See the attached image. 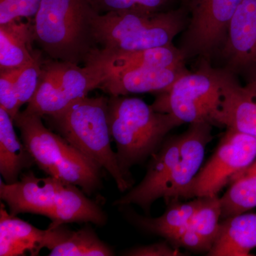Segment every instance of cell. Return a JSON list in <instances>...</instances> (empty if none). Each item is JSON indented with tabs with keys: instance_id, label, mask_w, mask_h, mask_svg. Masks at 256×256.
<instances>
[{
	"instance_id": "1",
	"label": "cell",
	"mask_w": 256,
	"mask_h": 256,
	"mask_svg": "<svg viewBox=\"0 0 256 256\" xmlns=\"http://www.w3.org/2000/svg\"><path fill=\"white\" fill-rule=\"evenodd\" d=\"M213 126L205 122L190 124L186 132L166 138L152 156L141 182L114 204L137 205L148 214L160 198L168 204L192 198V184L202 169L207 144L214 138Z\"/></svg>"
},
{
	"instance_id": "2",
	"label": "cell",
	"mask_w": 256,
	"mask_h": 256,
	"mask_svg": "<svg viewBox=\"0 0 256 256\" xmlns=\"http://www.w3.org/2000/svg\"><path fill=\"white\" fill-rule=\"evenodd\" d=\"M0 198L12 215L44 216L52 220L50 228L68 223L104 226L107 220L105 212L78 186L50 176L36 178L31 172L14 183L1 180Z\"/></svg>"
},
{
	"instance_id": "3",
	"label": "cell",
	"mask_w": 256,
	"mask_h": 256,
	"mask_svg": "<svg viewBox=\"0 0 256 256\" xmlns=\"http://www.w3.org/2000/svg\"><path fill=\"white\" fill-rule=\"evenodd\" d=\"M108 120L120 166L130 178V169L152 156L170 131L182 124L142 99L127 96L108 98Z\"/></svg>"
},
{
	"instance_id": "4",
	"label": "cell",
	"mask_w": 256,
	"mask_h": 256,
	"mask_svg": "<svg viewBox=\"0 0 256 256\" xmlns=\"http://www.w3.org/2000/svg\"><path fill=\"white\" fill-rule=\"evenodd\" d=\"M92 0H42L32 20L35 42L52 60L80 64L97 48Z\"/></svg>"
},
{
	"instance_id": "5",
	"label": "cell",
	"mask_w": 256,
	"mask_h": 256,
	"mask_svg": "<svg viewBox=\"0 0 256 256\" xmlns=\"http://www.w3.org/2000/svg\"><path fill=\"white\" fill-rule=\"evenodd\" d=\"M108 101V98L104 96H87L58 114L45 118L58 134L101 169L106 170L119 191L124 192L130 190L133 181L121 169L117 154L111 148Z\"/></svg>"
},
{
	"instance_id": "6",
	"label": "cell",
	"mask_w": 256,
	"mask_h": 256,
	"mask_svg": "<svg viewBox=\"0 0 256 256\" xmlns=\"http://www.w3.org/2000/svg\"><path fill=\"white\" fill-rule=\"evenodd\" d=\"M42 118L24 110L13 120L34 163L48 176L78 186L87 195L98 191L102 186L100 166L46 128Z\"/></svg>"
},
{
	"instance_id": "7",
	"label": "cell",
	"mask_w": 256,
	"mask_h": 256,
	"mask_svg": "<svg viewBox=\"0 0 256 256\" xmlns=\"http://www.w3.org/2000/svg\"><path fill=\"white\" fill-rule=\"evenodd\" d=\"M184 8L156 13L114 11L96 14L94 37L96 46L109 52H132L164 46L186 28Z\"/></svg>"
},
{
	"instance_id": "8",
	"label": "cell",
	"mask_w": 256,
	"mask_h": 256,
	"mask_svg": "<svg viewBox=\"0 0 256 256\" xmlns=\"http://www.w3.org/2000/svg\"><path fill=\"white\" fill-rule=\"evenodd\" d=\"M227 74L225 69L216 68L210 60H202L196 70H188L168 90L158 94L152 106L156 111L171 114L182 124H213Z\"/></svg>"
},
{
	"instance_id": "9",
	"label": "cell",
	"mask_w": 256,
	"mask_h": 256,
	"mask_svg": "<svg viewBox=\"0 0 256 256\" xmlns=\"http://www.w3.org/2000/svg\"><path fill=\"white\" fill-rule=\"evenodd\" d=\"M106 79L102 69L92 64L80 67L72 62L44 60L36 92L24 111L42 118L58 114L76 100L87 97Z\"/></svg>"
},
{
	"instance_id": "10",
	"label": "cell",
	"mask_w": 256,
	"mask_h": 256,
	"mask_svg": "<svg viewBox=\"0 0 256 256\" xmlns=\"http://www.w3.org/2000/svg\"><path fill=\"white\" fill-rule=\"evenodd\" d=\"M242 0H188L190 18L178 47L185 60H210L223 46L229 25Z\"/></svg>"
},
{
	"instance_id": "11",
	"label": "cell",
	"mask_w": 256,
	"mask_h": 256,
	"mask_svg": "<svg viewBox=\"0 0 256 256\" xmlns=\"http://www.w3.org/2000/svg\"><path fill=\"white\" fill-rule=\"evenodd\" d=\"M256 160V138L226 128L213 156L202 166L192 186L193 197H213Z\"/></svg>"
},
{
	"instance_id": "12",
	"label": "cell",
	"mask_w": 256,
	"mask_h": 256,
	"mask_svg": "<svg viewBox=\"0 0 256 256\" xmlns=\"http://www.w3.org/2000/svg\"><path fill=\"white\" fill-rule=\"evenodd\" d=\"M224 68L247 80L256 76V0H242L220 50Z\"/></svg>"
},
{
	"instance_id": "13",
	"label": "cell",
	"mask_w": 256,
	"mask_h": 256,
	"mask_svg": "<svg viewBox=\"0 0 256 256\" xmlns=\"http://www.w3.org/2000/svg\"><path fill=\"white\" fill-rule=\"evenodd\" d=\"M213 124L233 128L256 138V76L242 86L228 72Z\"/></svg>"
},
{
	"instance_id": "14",
	"label": "cell",
	"mask_w": 256,
	"mask_h": 256,
	"mask_svg": "<svg viewBox=\"0 0 256 256\" xmlns=\"http://www.w3.org/2000/svg\"><path fill=\"white\" fill-rule=\"evenodd\" d=\"M185 60L180 48L171 44L164 46L124 52H105L97 47L84 64L97 66L102 69L107 78L112 74L128 69L173 68L184 65Z\"/></svg>"
},
{
	"instance_id": "15",
	"label": "cell",
	"mask_w": 256,
	"mask_h": 256,
	"mask_svg": "<svg viewBox=\"0 0 256 256\" xmlns=\"http://www.w3.org/2000/svg\"><path fill=\"white\" fill-rule=\"evenodd\" d=\"M186 65L168 68L128 69L112 74L98 88L110 96L165 92L175 80L188 72Z\"/></svg>"
},
{
	"instance_id": "16",
	"label": "cell",
	"mask_w": 256,
	"mask_h": 256,
	"mask_svg": "<svg viewBox=\"0 0 256 256\" xmlns=\"http://www.w3.org/2000/svg\"><path fill=\"white\" fill-rule=\"evenodd\" d=\"M203 202L188 224L166 239L176 248L191 252H210L214 242L222 218L220 196L202 197Z\"/></svg>"
},
{
	"instance_id": "17",
	"label": "cell",
	"mask_w": 256,
	"mask_h": 256,
	"mask_svg": "<svg viewBox=\"0 0 256 256\" xmlns=\"http://www.w3.org/2000/svg\"><path fill=\"white\" fill-rule=\"evenodd\" d=\"M48 229L42 230L0 206V256H38L46 248Z\"/></svg>"
},
{
	"instance_id": "18",
	"label": "cell",
	"mask_w": 256,
	"mask_h": 256,
	"mask_svg": "<svg viewBox=\"0 0 256 256\" xmlns=\"http://www.w3.org/2000/svg\"><path fill=\"white\" fill-rule=\"evenodd\" d=\"M207 255L250 256L256 248V213H242L224 218Z\"/></svg>"
},
{
	"instance_id": "19",
	"label": "cell",
	"mask_w": 256,
	"mask_h": 256,
	"mask_svg": "<svg viewBox=\"0 0 256 256\" xmlns=\"http://www.w3.org/2000/svg\"><path fill=\"white\" fill-rule=\"evenodd\" d=\"M50 256H110L114 252L90 227L72 230L64 225L48 227Z\"/></svg>"
},
{
	"instance_id": "20",
	"label": "cell",
	"mask_w": 256,
	"mask_h": 256,
	"mask_svg": "<svg viewBox=\"0 0 256 256\" xmlns=\"http://www.w3.org/2000/svg\"><path fill=\"white\" fill-rule=\"evenodd\" d=\"M31 20H16L0 25V70L20 68L30 63L36 55Z\"/></svg>"
},
{
	"instance_id": "21",
	"label": "cell",
	"mask_w": 256,
	"mask_h": 256,
	"mask_svg": "<svg viewBox=\"0 0 256 256\" xmlns=\"http://www.w3.org/2000/svg\"><path fill=\"white\" fill-rule=\"evenodd\" d=\"M14 124L10 114L0 108V173L6 184L16 182L22 170L34 163Z\"/></svg>"
},
{
	"instance_id": "22",
	"label": "cell",
	"mask_w": 256,
	"mask_h": 256,
	"mask_svg": "<svg viewBox=\"0 0 256 256\" xmlns=\"http://www.w3.org/2000/svg\"><path fill=\"white\" fill-rule=\"evenodd\" d=\"M202 202V197H197L196 200L186 203L170 202L164 214L156 218L142 216L130 212L127 214L130 220L140 228L148 233L160 236L166 240L188 224L201 206Z\"/></svg>"
},
{
	"instance_id": "23",
	"label": "cell",
	"mask_w": 256,
	"mask_h": 256,
	"mask_svg": "<svg viewBox=\"0 0 256 256\" xmlns=\"http://www.w3.org/2000/svg\"><path fill=\"white\" fill-rule=\"evenodd\" d=\"M222 218L246 213L256 207V160L239 174L220 197Z\"/></svg>"
},
{
	"instance_id": "24",
	"label": "cell",
	"mask_w": 256,
	"mask_h": 256,
	"mask_svg": "<svg viewBox=\"0 0 256 256\" xmlns=\"http://www.w3.org/2000/svg\"><path fill=\"white\" fill-rule=\"evenodd\" d=\"M176 0H92L98 14L114 11L156 13L168 11Z\"/></svg>"
},
{
	"instance_id": "25",
	"label": "cell",
	"mask_w": 256,
	"mask_h": 256,
	"mask_svg": "<svg viewBox=\"0 0 256 256\" xmlns=\"http://www.w3.org/2000/svg\"><path fill=\"white\" fill-rule=\"evenodd\" d=\"M44 60L42 52L38 50L33 60L20 68L15 80V88L21 107L28 104L36 92Z\"/></svg>"
},
{
	"instance_id": "26",
	"label": "cell",
	"mask_w": 256,
	"mask_h": 256,
	"mask_svg": "<svg viewBox=\"0 0 256 256\" xmlns=\"http://www.w3.org/2000/svg\"><path fill=\"white\" fill-rule=\"evenodd\" d=\"M42 0H0V25L22 18L33 20Z\"/></svg>"
},
{
	"instance_id": "27",
	"label": "cell",
	"mask_w": 256,
	"mask_h": 256,
	"mask_svg": "<svg viewBox=\"0 0 256 256\" xmlns=\"http://www.w3.org/2000/svg\"><path fill=\"white\" fill-rule=\"evenodd\" d=\"M20 68L0 70V108H2L14 119L20 112L15 80Z\"/></svg>"
},
{
	"instance_id": "28",
	"label": "cell",
	"mask_w": 256,
	"mask_h": 256,
	"mask_svg": "<svg viewBox=\"0 0 256 256\" xmlns=\"http://www.w3.org/2000/svg\"><path fill=\"white\" fill-rule=\"evenodd\" d=\"M122 255L129 256H182L183 252L178 248L172 245L168 240L156 242L148 246L133 248L124 252Z\"/></svg>"
},
{
	"instance_id": "29",
	"label": "cell",
	"mask_w": 256,
	"mask_h": 256,
	"mask_svg": "<svg viewBox=\"0 0 256 256\" xmlns=\"http://www.w3.org/2000/svg\"><path fill=\"white\" fill-rule=\"evenodd\" d=\"M184 2L185 3V4H186V3H188V0H183Z\"/></svg>"
}]
</instances>
